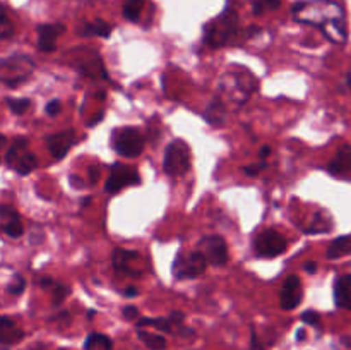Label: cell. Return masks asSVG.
Listing matches in <instances>:
<instances>
[{
	"mask_svg": "<svg viewBox=\"0 0 351 350\" xmlns=\"http://www.w3.org/2000/svg\"><path fill=\"white\" fill-rule=\"evenodd\" d=\"M103 119V112L101 113H99V115L98 117H96V119L95 120H93V122H89V126H96V124H98L99 122V120H101Z\"/></svg>",
	"mask_w": 351,
	"mask_h": 350,
	"instance_id": "60d3db41",
	"label": "cell"
},
{
	"mask_svg": "<svg viewBox=\"0 0 351 350\" xmlns=\"http://www.w3.org/2000/svg\"><path fill=\"white\" fill-rule=\"evenodd\" d=\"M65 31L62 24H41L38 26V47L45 54L55 51L57 48V38Z\"/></svg>",
	"mask_w": 351,
	"mask_h": 350,
	"instance_id": "8fae6325",
	"label": "cell"
},
{
	"mask_svg": "<svg viewBox=\"0 0 351 350\" xmlns=\"http://www.w3.org/2000/svg\"><path fill=\"white\" fill-rule=\"evenodd\" d=\"M12 33H14L12 24H10V21H9V17H7L5 10H2V33H0V34H2V38L5 40V38H9Z\"/></svg>",
	"mask_w": 351,
	"mask_h": 350,
	"instance_id": "f546056e",
	"label": "cell"
},
{
	"mask_svg": "<svg viewBox=\"0 0 351 350\" xmlns=\"http://www.w3.org/2000/svg\"><path fill=\"white\" fill-rule=\"evenodd\" d=\"M350 253H351V237L343 235V237H338V239L329 246L328 257L329 259H339V257L346 256V254Z\"/></svg>",
	"mask_w": 351,
	"mask_h": 350,
	"instance_id": "d6986e66",
	"label": "cell"
},
{
	"mask_svg": "<svg viewBox=\"0 0 351 350\" xmlns=\"http://www.w3.org/2000/svg\"><path fill=\"white\" fill-rule=\"evenodd\" d=\"M302 321L307 323V325H317L319 314L315 311H305L304 314H302Z\"/></svg>",
	"mask_w": 351,
	"mask_h": 350,
	"instance_id": "d6a6232c",
	"label": "cell"
},
{
	"mask_svg": "<svg viewBox=\"0 0 351 350\" xmlns=\"http://www.w3.org/2000/svg\"><path fill=\"white\" fill-rule=\"evenodd\" d=\"M144 326H153V328L160 329V331H167V333H171L173 331V326L175 325L173 321L170 319V316L168 318H143L137 321V328H144Z\"/></svg>",
	"mask_w": 351,
	"mask_h": 350,
	"instance_id": "44dd1931",
	"label": "cell"
},
{
	"mask_svg": "<svg viewBox=\"0 0 351 350\" xmlns=\"http://www.w3.org/2000/svg\"><path fill=\"white\" fill-rule=\"evenodd\" d=\"M36 167H38L36 154H33L27 151V153H24L23 156H21V160L17 161L16 167H14V170H16L19 175H27V174H31V172H33Z\"/></svg>",
	"mask_w": 351,
	"mask_h": 350,
	"instance_id": "603a6c76",
	"label": "cell"
},
{
	"mask_svg": "<svg viewBox=\"0 0 351 350\" xmlns=\"http://www.w3.org/2000/svg\"><path fill=\"white\" fill-rule=\"evenodd\" d=\"M269 154H271V148H269V146H263V148H261V151H259V156L263 158V160H264V158H267V156H269Z\"/></svg>",
	"mask_w": 351,
	"mask_h": 350,
	"instance_id": "74e56055",
	"label": "cell"
},
{
	"mask_svg": "<svg viewBox=\"0 0 351 350\" xmlns=\"http://www.w3.org/2000/svg\"><path fill=\"white\" fill-rule=\"evenodd\" d=\"M237 23H239V17L237 12L233 10H225L221 16L216 17L215 21L206 26L204 33V41L211 47H223L230 41V38L235 34L237 31Z\"/></svg>",
	"mask_w": 351,
	"mask_h": 350,
	"instance_id": "7a4b0ae2",
	"label": "cell"
},
{
	"mask_svg": "<svg viewBox=\"0 0 351 350\" xmlns=\"http://www.w3.org/2000/svg\"><path fill=\"white\" fill-rule=\"evenodd\" d=\"M5 103L9 105V108L12 110L14 113H17V115H23V113L26 112L31 105V102L27 98H17V100L7 98Z\"/></svg>",
	"mask_w": 351,
	"mask_h": 350,
	"instance_id": "484cf974",
	"label": "cell"
},
{
	"mask_svg": "<svg viewBox=\"0 0 351 350\" xmlns=\"http://www.w3.org/2000/svg\"><path fill=\"white\" fill-rule=\"evenodd\" d=\"M58 112H60V102H58V100H51L47 105V115L55 117L58 115Z\"/></svg>",
	"mask_w": 351,
	"mask_h": 350,
	"instance_id": "836d02e7",
	"label": "cell"
},
{
	"mask_svg": "<svg viewBox=\"0 0 351 350\" xmlns=\"http://www.w3.org/2000/svg\"><path fill=\"white\" fill-rule=\"evenodd\" d=\"M24 153H27V139L26 137H17V139H14L12 146L7 150L5 163L9 165V167L14 168Z\"/></svg>",
	"mask_w": 351,
	"mask_h": 350,
	"instance_id": "e0dca14e",
	"label": "cell"
},
{
	"mask_svg": "<svg viewBox=\"0 0 351 350\" xmlns=\"http://www.w3.org/2000/svg\"><path fill=\"white\" fill-rule=\"evenodd\" d=\"M58 350H65V349H58Z\"/></svg>",
	"mask_w": 351,
	"mask_h": 350,
	"instance_id": "f6af8a7d",
	"label": "cell"
},
{
	"mask_svg": "<svg viewBox=\"0 0 351 350\" xmlns=\"http://www.w3.org/2000/svg\"><path fill=\"white\" fill-rule=\"evenodd\" d=\"M143 7H144V0H125L122 7V12L123 17L127 21H137L139 19L141 12H143Z\"/></svg>",
	"mask_w": 351,
	"mask_h": 350,
	"instance_id": "d4e9b609",
	"label": "cell"
},
{
	"mask_svg": "<svg viewBox=\"0 0 351 350\" xmlns=\"http://www.w3.org/2000/svg\"><path fill=\"white\" fill-rule=\"evenodd\" d=\"M297 338H298V340L305 338V331H304V329H300V331H298V333H297Z\"/></svg>",
	"mask_w": 351,
	"mask_h": 350,
	"instance_id": "b9f144b4",
	"label": "cell"
},
{
	"mask_svg": "<svg viewBox=\"0 0 351 350\" xmlns=\"http://www.w3.org/2000/svg\"><path fill=\"white\" fill-rule=\"evenodd\" d=\"M264 168H266V163H257L256 167H245L243 168V174L245 175H249V177H256L257 174H259L261 170H264Z\"/></svg>",
	"mask_w": 351,
	"mask_h": 350,
	"instance_id": "e575fe53",
	"label": "cell"
},
{
	"mask_svg": "<svg viewBox=\"0 0 351 350\" xmlns=\"http://www.w3.org/2000/svg\"><path fill=\"white\" fill-rule=\"evenodd\" d=\"M71 292V288H67L65 285H60V283H55V288H53V304H62V301L65 299V295Z\"/></svg>",
	"mask_w": 351,
	"mask_h": 350,
	"instance_id": "f1b7e54d",
	"label": "cell"
},
{
	"mask_svg": "<svg viewBox=\"0 0 351 350\" xmlns=\"http://www.w3.org/2000/svg\"><path fill=\"white\" fill-rule=\"evenodd\" d=\"M31 72H33V60L24 55H14V57L5 58L0 65V78H2L3 84L10 86V88L26 81Z\"/></svg>",
	"mask_w": 351,
	"mask_h": 350,
	"instance_id": "5b68a950",
	"label": "cell"
},
{
	"mask_svg": "<svg viewBox=\"0 0 351 350\" xmlns=\"http://www.w3.org/2000/svg\"><path fill=\"white\" fill-rule=\"evenodd\" d=\"M112 146L120 156L136 158L144 150V136L136 127H122L112 134Z\"/></svg>",
	"mask_w": 351,
	"mask_h": 350,
	"instance_id": "3957f363",
	"label": "cell"
},
{
	"mask_svg": "<svg viewBox=\"0 0 351 350\" xmlns=\"http://www.w3.org/2000/svg\"><path fill=\"white\" fill-rule=\"evenodd\" d=\"M137 336H139L141 342H143L146 347H149L151 350H163L165 347H167V340H165V336L156 335V333L146 331V329H143V328H139Z\"/></svg>",
	"mask_w": 351,
	"mask_h": 350,
	"instance_id": "ffe728a7",
	"label": "cell"
},
{
	"mask_svg": "<svg viewBox=\"0 0 351 350\" xmlns=\"http://www.w3.org/2000/svg\"><path fill=\"white\" fill-rule=\"evenodd\" d=\"M86 350H112V340L101 333H91L86 338L84 343Z\"/></svg>",
	"mask_w": 351,
	"mask_h": 350,
	"instance_id": "7402d4cb",
	"label": "cell"
},
{
	"mask_svg": "<svg viewBox=\"0 0 351 350\" xmlns=\"http://www.w3.org/2000/svg\"><path fill=\"white\" fill-rule=\"evenodd\" d=\"M40 285H41V287H43V288H48V287H50V285H53V280L47 277V278H43V280L40 281Z\"/></svg>",
	"mask_w": 351,
	"mask_h": 350,
	"instance_id": "f35d334b",
	"label": "cell"
},
{
	"mask_svg": "<svg viewBox=\"0 0 351 350\" xmlns=\"http://www.w3.org/2000/svg\"><path fill=\"white\" fill-rule=\"evenodd\" d=\"M23 329L17 328L16 323H14L12 319H9L7 316H3V318L0 319V342H2L3 350H7L10 345H14V343H17L19 340H23Z\"/></svg>",
	"mask_w": 351,
	"mask_h": 350,
	"instance_id": "5bb4252c",
	"label": "cell"
},
{
	"mask_svg": "<svg viewBox=\"0 0 351 350\" xmlns=\"http://www.w3.org/2000/svg\"><path fill=\"white\" fill-rule=\"evenodd\" d=\"M122 314H123V318L129 319V321H132V319L139 318V309H137L136 305H127V307H123Z\"/></svg>",
	"mask_w": 351,
	"mask_h": 350,
	"instance_id": "4dcf8cb0",
	"label": "cell"
},
{
	"mask_svg": "<svg viewBox=\"0 0 351 350\" xmlns=\"http://www.w3.org/2000/svg\"><path fill=\"white\" fill-rule=\"evenodd\" d=\"M170 319H171V321L175 323V325L180 326L182 323H184L185 316H184V312H180V311H173V312H171V314H170Z\"/></svg>",
	"mask_w": 351,
	"mask_h": 350,
	"instance_id": "d590c367",
	"label": "cell"
},
{
	"mask_svg": "<svg viewBox=\"0 0 351 350\" xmlns=\"http://www.w3.org/2000/svg\"><path fill=\"white\" fill-rule=\"evenodd\" d=\"M0 218L3 220V233H5V235H9L10 239H19V237L23 235V223H21L19 215H17L12 208L2 206V209H0Z\"/></svg>",
	"mask_w": 351,
	"mask_h": 350,
	"instance_id": "4fadbf2b",
	"label": "cell"
},
{
	"mask_svg": "<svg viewBox=\"0 0 351 350\" xmlns=\"http://www.w3.org/2000/svg\"><path fill=\"white\" fill-rule=\"evenodd\" d=\"M197 250L206 257L209 264H215V266L225 264L226 259H228V247H226L225 239L219 235L204 237L199 242Z\"/></svg>",
	"mask_w": 351,
	"mask_h": 350,
	"instance_id": "9c48e42d",
	"label": "cell"
},
{
	"mask_svg": "<svg viewBox=\"0 0 351 350\" xmlns=\"http://www.w3.org/2000/svg\"><path fill=\"white\" fill-rule=\"evenodd\" d=\"M281 307L291 311V309L298 307V304L302 302V288H300V278L297 275H291L287 278L283 285V290H281Z\"/></svg>",
	"mask_w": 351,
	"mask_h": 350,
	"instance_id": "7c38bea8",
	"label": "cell"
},
{
	"mask_svg": "<svg viewBox=\"0 0 351 350\" xmlns=\"http://www.w3.org/2000/svg\"><path fill=\"white\" fill-rule=\"evenodd\" d=\"M293 14L295 19L300 23L321 27L326 38L332 43L341 45L346 41L345 12L336 2H331V0L302 2L293 7Z\"/></svg>",
	"mask_w": 351,
	"mask_h": 350,
	"instance_id": "6da1fadb",
	"label": "cell"
},
{
	"mask_svg": "<svg viewBox=\"0 0 351 350\" xmlns=\"http://www.w3.org/2000/svg\"><path fill=\"white\" fill-rule=\"evenodd\" d=\"M328 229H329L328 223H324V222H322L321 216H317V222H314V225H312L311 229L307 230V232H308V233H314V232H328Z\"/></svg>",
	"mask_w": 351,
	"mask_h": 350,
	"instance_id": "1f68e13d",
	"label": "cell"
},
{
	"mask_svg": "<svg viewBox=\"0 0 351 350\" xmlns=\"http://www.w3.org/2000/svg\"><path fill=\"white\" fill-rule=\"evenodd\" d=\"M328 170L332 175H343L350 174L351 172V146H343L341 150L336 153V156L332 158L331 163H329Z\"/></svg>",
	"mask_w": 351,
	"mask_h": 350,
	"instance_id": "2e32d148",
	"label": "cell"
},
{
	"mask_svg": "<svg viewBox=\"0 0 351 350\" xmlns=\"http://www.w3.org/2000/svg\"><path fill=\"white\" fill-rule=\"evenodd\" d=\"M110 33H112V27H110V24L105 23L103 19H96L95 23L86 24L84 31H82V34H84V36L96 34V36H101V38H108Z\"/></svg>",
	"mask_w": 351,
	"mask_h": 350,
	"instance_id": "cb8c5ba5",
	"label": "cell"
},
{
	"mask_svg": "<svg viewBox=\"0 0 351 350\" xmlns=\"http://www.w3.org/2000/svg\"><path fill=\"white\" fill-rule=\"evenodd\" d=\"M75 143V136H74V130H64V132H58V134H51V136L47 137V144H48V150H50L51 156L55 160H62L65 154L69 153L72 146Z\"/></svg>",
	"mask_w": 351,
	"mask_h": 350,
	"instance_id": "30bf717a",
	"label": "cell"
},
{
	"mask_svg": "<svg viewBox=\"0 0 351 350\" xmlns=\"http://www.w3.org/2000/svg\"><path fill=\"white\" fill-rule=\"evenodd\" d=\"M134 295H137V288L136 287H129L125 290V297H134Z\"/></svg>",
	"mask_w": 351,
	"mask_h": 350,
	"instance_id": "ab89813d",
	"label": "cell"
},
{
	"mask_svg": "<svg viewBox=\"0 0 351 350\" xmlns=\"http://www.w3.org/2000/svg\"><path fill=\"white\" fill-rule=\"evenodd\" d=\"M136 257H139V254L136 253V250H127V249H115L113 250V256H112V261H113V266H115V270L119 271H130L129 268V263L130 261H134Z\"/></svg>",
	"mask_w": 351,
	"mask_h": 350,
	"instance_id": "ac0fdd59",
	"label": "cell"
},
{
	"mask_svg": "<svg viewBox=\"0 0 351 350\" xmlns=\"http://www.w3.org/2000/svg\"><path fill=\"white\" fill-rule=\"evenodd\" d=\"M346 82H348V86H350V89H351V75H348V78H346Z\"/></svg>",
	"mask_w": 351,
	"mask_h": 350,
	"instance_id": "ee69618b",
	"label": "cell"
},
{
	"mask_svg": "<svg viewBox=\"0 0 351 350\" xmlns=\"http://www.w3.org/2000/svg\"><path fill=\"white\" fill-rule=\"evenodd\" d=\"M287 239L281 235L278 230L266 229L256 237V242H254V247H256L257 256L261 257H276L280 254H283L287 250Z\"/></svg>",
	"mask_w": 351,
	"mask_h": 350,
	"instance_id": "52a82bcc",
	"label": "cell"
},
{
	"mask_svg": "<svg viewBox=\"0 0 351 350\" xmlns=\"http://www.w3.org/2000/svg\"><path fill=\"white\" fill-rule=\"evenodd\" d=\"M281 0H259V2L254 5V14H263L266 10H276L280 9Z\"/></svg>",
	"mask_w": 351,
	"mask_h": 350,
	"instance_id": "4316f807",
	"label": "cell"
},
{
	"mask_svg": "<svg viewBox=\"0 0 351 350\" xmlns=\"http://www.w3.org/2000/svg\"><path fill=\"white\" fill-rule=\"evenodd\" d=\"M141 177L132 167L123 163H115L110 170V177L105 184V191L110 192V194H115L120 189L127 187V185L139 184Z\"/></svg>",
	"mask_w": 351,
	"mask_h": 350,
	"instance_id": "ba28073f",
	"label": "cell"
},
{
	"mask_svg": "<svg viewBox=\"0 0 351 350\" xmlns=\"http://www.w3.org/2000/svg\"><path fill=\"white\" fill-rule=\"evenodd\" d=\"M208 264L209 263L206 261V257L199 250L189 254H178L173 263V277L178 278V280L195 278L204 273Z\"/></svg>",
	"mask_w": 351,
	"mask_h": 350,
	"instance_id": "8992f818",
	"label": "cell"
},
{
	"mask_svg": "<svg viewBox=\"0 0 351 350\" xmlns=\"http://www.w3.org/2000/svg\"><path fill=\"white\" fill-rule=\"evenodd\" d=\"M336 305L351 311V275H343L335 283Z\"/></svg>",
	"mask_w": 351,
	"mask_h": 350,
	"instance_id": "9a60e30c",
	"label": "cell"
},
{
	"mask_svg": "<svg viewBox=\"0 0 351 350\" xmlns=\"http://www.w3.org/2000/svg\"><path fill=\"white\" fill-rule=\"evenodd\" d=\"M24 288H26V281H24V278L21 275H16L12 278V281L9 283V287H7V292L10 295H21L24 292Z\"/></svg>",
	"mask_w": 351,
	"mask_h": 350,
	"instance_id": "83f0119b",
	"label": "cell"
},
{
	"mask_svg": "<svg viewBox=\"0 0 351 350\" xmlns=\"http://www.w3.org/2000/svg\"><path fill=\"white\" fill-rule=\"evenodd\" d=\"M191 167V150L182 139L171 141L163 156V170L170 177H180Z\"/></svg>",
	"mask_w": 351,
	"mask_h": 350,
	"instance_id": "277c9868",
	"label": "cell"
},
{
	"mask_svg": "<svg viewBox=\"0 0 351 350\" xmlns=\"http://www.w3.org/2000/svg\"><path fill=\"white\" fill-rule=\"evenodd\" d=\"M304 268L308 275H314L315 271H317V263H314V261H308V263H305Z\"/></svg>",
	"mask_w": 351,
	"mask_h": 350,
	"instance_id": "8d00e7d4",
	"label": "cell"
},
{
	"mask_svg": "<svg viewBox=\"0 0 351 350\" xmlns=\"http://www.w3.org/2000/svg\"><path fill=\"white\" fill-rule=\"evenodd\" d=\"M89 201H91V198H89V196H88V198L84 199V206H88V205H89Z\"/></svg>",
	"mask_w": 351,
	"mask_h": 350,
	"instance_id": "7bdbcfd3",
	"label": "cell"
}]
</instances>
